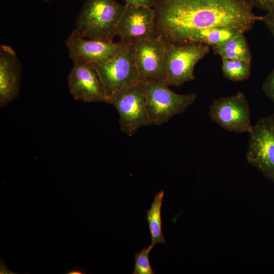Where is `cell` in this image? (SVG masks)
Returning a JSON list of instances; mask_svg holds the SVG:
<instances>
[{
	"label": "cell",
	"mask_w": 274,
	"mask_h": 274,
	"mask_svg": "<svg viewBox=\"0 0 274 274\" xmlns=\"http://www.w3.org/2000/svg\"><path fill=\"white\" fill-rule=\"evenodd\" d=\"M240 32H242L229 27H210L192 31L181 42L202 44L212 47L223 43Z\"/></svg>",
	"instance_id": "9a60e30c"
},
{
	"label": "cell",
	"mask_w": 274,
	"mask_h": 274,
	"mask_svg": "<svg viewBox=\"0 0 274 274\" xmlns=\"http://www.w3.org/2000/svg\"><path fill=\"white\" fill-rule=\"evenodd\" d=\"M92 64L102 83L107 101L119 89L143 80L134 63L131 42H127L121 50L107 61Z\"/></svg>",
	"instance_id": "8992f818"
},
{
	"label": "cell",
	"mask_w": 274,
	"mask_h": 274,
	"mask_svg": "<svg viewBox=\"0 0 274 274\" xmlns=\"http://www.w3.org/2000/svg\"><path fill=\"white\" fill-rule=\"evenodd\" d=\"M164 80L146 81L149 125L158 126L184 112L195 101V93H177Z\"/></svg>",
	"instance_id": "5b68a950"
},
{
	"label": "cell",
	"mask_w": 274,
	"mask_h": 274,
	"mask_svg": "<svg viewBox=\"0 0 274 274\" xmlns=\"http://www.w3.org/2000/svg\"><path fill=\"white\" fill-rule=\"evenodd\" d=\"M164 192L163 190L157 193L150 209L146 212V220L148 223L151 244L154 247L158 244H164L166 238L162 229L161 207Z\"/></svg>",
	"instance_id": "2e32d148"
},
{
	"label": "cell",
	"mask_w": 274,
	"mask_h": 274,
	"mask_svg": "<svg viewBox=\"0 0 274 274\" xmlns=\"http://www.w3.org/2000/svg\"><path fill=\"white\" fill-rule=\"evenodd\" d=\"M125 4L128 6H148L152 7L154 0H124Z\"/></svg>",
	"instance_id": "7402d4cb"
},
{
	"label": "cell",
	"mask_w": 274,
	"mask_h": 274,
	"mask_svg": "<svg viewBox=\"0 0 274 274\" xmlns=\"http://www.w3.org/2000/svg\"><path fill=\"white\" fill-rule=\"evenodd\" d=\"M131 43L134 63L141 79L165 81V41L157 36Z\"/></svg>",
	"instance_id": "9c48e42d"
},
{
	"label": "cell",
	"mask_w": 274,
	"mask_h": 274,
	"mask_svg": "<svg viewBox=\"0 0 274 274\" xmlns=\"http://www.w3.org/2000/svg\"><path fill=\"white\" fill-rule=\"evenodd\" d=\"M209 115L213 122L229 131L249 132L252 128L249 105L245 93L241 91L214 100Z\"/></svg>",
	"instance_id": "ba28073f"
},
{
	"label": "cell",
	"mask_w": 274,
	"mask_h": 274,
	"mask_svg": "<svg viewBox=\"0 0 274 274\" xmlns=\"http://www.w3.org/2000/svg\"><path fill=\"white\" fill-rule=\"evenodd\" d=\"M252 5L266 11L274 8V0H248Z\"/></svg>",
	"instance_id": "44dd1931"
},
{
	"label": "cell",
	"mask_w": 274,
	"mask_h": 274,
	"mask_svg": "<svg viewBox=\"0 0 274 274\" xmlns=\"http://www.w3.org/2000/svg\"><path fill=\"white\" fill-rule=\"evenodd\" d=\"M117 36L120 41L126 42L157 36L153 9L148 6L126 5L118 26Z\"/></svg>",
	"instance_id": "7c38bea8"
},
{
	"label": "cell",
	"mask_w": 274,
	"mask_h": 274,
	"mask_svg": "<svg viewBox=\"0 0 274 274\" xmlns=\"http://www.w3.org/2000/svg\"><path fill=\"white\" fill-rule=\"evenodd\" d=\"M73 61L67 82L70 93L74 98L88 102H106L102 83L92 64L82 61Z\"/></svg>",
	"instance_id": "30bf717a"
},
{
	"label": "cell",
	"mask_w": 274,
	"mask_h": 274,
	"mask_svg": "<svg viewBox=\"0 0 274 274\" xmlns=\"http://www.w3.org/2000/svg\"><path fill=\"white\" fill-rule=\"evenodd\" d=\"M21 78V64L10 46L0 47V105H7L18 95Z\"/></svg>",
	"instance_id": "4fadbf2b"
},
{
	"label": "cell",
	"mask_w": 274,
	"mask_h": 274,
	"mask_svg": "<svg viewBox=\"0 0 274 274\" xmlns=\"http://www.w3.org/2000/svg\"><path fill=\"white\" fill-rule=\"evenodd\" d=\"M156 34L165 42H181L189 33L226 27L245 33L261 21L248 0H154Z\"/></svg>",
	"instance_id": "6da1fadb"
},
{
	"label": "cell",
	"mask_w": 274,
	"mask_h": 274,
	"mask_svg": "<svg viewBox=\"0 0 274 274\" xmlns=\"http://www.w3.org/2000/svg\"><path fill=\"white\" fill-rule=\"evenodd\" d=\"M248 133L247 162L274 182V112L260 118Z\"/></svg>",
	"instance_id": "52a82bcc"
},
{
	"label": "cell",
	"mask_w": 274,
	"mask_h": 274,
	"mask_svg": "<svg viewBox=\"0 0 274 274\" xmlns=\"http://www.w3.org/2000/svg\"><path fill=\"white\" fill-rule=\"evenodd\" d=\"M107 103L118 112L120 129L128 135L132 136L140 128L150 125L146 81L142 80L119 89Z\"/></svg>",
	"instance_id": "3957f363"
},
{
	"label": "cell",
	"mask_w": 274,
	"mask_h": 274,
	"mask_svg": "<svg viewBox=\"0 0 274 274\" xmlns=\"http://www.w3.org/2000/svg\"><path fill=\"white\" fill-rule=\"evenodd\" d=\"M262 89L266 96L274 104V69L264 80Z\"/></svg>",
	"instance_id": "d6986e66"
},
{
	"label": "cell",
	"mask_w": 274,
	"mask_h": 274,
	"mask_svg": "<svg viewBox=\"0 0 274 274\" xmlns=\"http://www.w3.org/2000/svg\"><path fill=\"white\" fill-rule=\"evenodd\" d=\"M224 76L233 82L246 80L251 75V62L241 60L222 59Z\"/></svg>",
	"instance_id": "e0dca14e"
},
{
	"label": "cell",
	"mask_w": 274,
	"mask_h": 274,
	"mask_svg": "<svg viewBox=\"0 0 274 274\" xmlns=\"http://www.w3.org/2000/svg\"><path fill=\"white\" fill-rule=\"evenodd\" d=\"M261 21L266 26L274 40V8L262 16Z\"/></svg>",
	"instance_id": "ffe728a7"
},
{
	"label": "cell",
	"mask_w": 274,
	"mask_h": 274,
	"mask_svg": "<svg viewBox=\"0 0 274 274\" xmlns=\"http://www.w3.org/2000/svg\"><path fill=\"white\" fill-rule=\"evenodd\" d=\"M66 274H84L85 271L82 268H74L68 270Z\"/></svg>",
	"instance_id": "603a6c76"
},
{
	"label": "cell",
	"mask_w": 274,
	"mask_h": 274,
	"mask_svg": "<svg viewBox=\"0 0 274 274\" xmlns=\"http://www.w3.org/2000/svg\"><path fill=\"white\" fill-rule=\"evenodd\" d=\"M212 48L222 59L252 61V54L244 33H238Z\"/></svg>",
	"instance_id": "5bb4252c"
},
{
	"label": "cell",
	"mask_w": 274,
	"mask_h": 274,
	"mask_svg": "<svg viewBox=\"0 0 274 274\" xmlns=\"http://www.w3.org/2000/svg\"><path fill=\"white\" fill-rule=\"evenodd\" d=\"M154 247L150 245L134 254V267L132 274H154L149 259L150 251Z\"/></svg>",
	"instance_id": "ac0fdd59"
},
{
	"label": "cell",
	"mask_w": 274,
	"mask_h": 274,
	"mask_svg": "<svg viewBox=\"0 0 274 274\" xmlns=\"http://www.w3.org/2000/svg\"><path fill=\"white\" fill-rule=\"evenodd\" d=\"M127 42H107L86 39L75 29L65 41L70 57L91 64L105 62L121 50Z\"/></svg>",
	"instance_id": "8fae6325"
},
{
	"label": "cell",
	"mask_w": 274,
	"mask_h": 274,
	"mask_svg": "<svg viewBox=\"0 0 274 274\" xmlns=\"http://www.w3.org/2000/svg\"><path fill=\"white\" fill-rule=\"evenodd\" d=\"M126 5L116 0H87L77 18L75 30L82 37L113 42Z\"/></svg>",
	"instance_id": "7a4b0ae2"
},
{
	"label": "cell",
	"mask_w": 274,
	"mask_h": 274,
	"mask_svg": "<svg viewBox=\"0 0 274 274\" xmlns=\"http://www.w3.org/2000/svg\"><path fill=\"white\" fill-rule=\"evenodd\" d=\"M210 51V46L202 44L166 42L165 81L169 86L179 87L194 80L196 64Z\"/></svg>",
	"instance_id": "277c9868"
}]
</instances>
